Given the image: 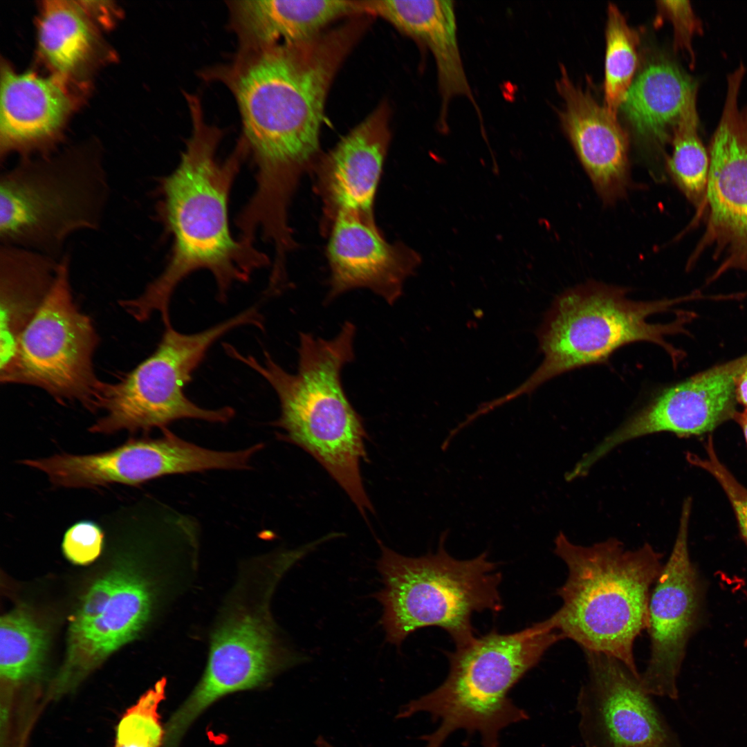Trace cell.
Instances as JSON below:
<instances>
[{
	"label": "cell",
	"mask_w": 747,
	"mask_h": 747,
	"mask_svg": "<svg viewBox=\"0 0 747 747\" xmlns=\"http://www.w3.org/2000/svg\"><path fill=\"white\" fill-rule=\"evenodd\" d=\"M605 35V106L616 116L633 82L639 37L614 3L608 6Z\"/></svg>",
	"instance_id": "obj_29"
},
{
	"label": "cell",
	"mask_w": 747,
	"mask_h": 747,
	"mask_svg": "<svg viewBox=\"0 0 747 747\" xmlns=\"http://www.w3.org/2000/svg\"><path fill=\"white\" fill-rule=\"evenodd\" d=\"M355 33L346 27L298 43L239 48L231 61L201 73L224 84L238 107L240 140L256 169L245 208L256 221L278 225L288 219L302 176L320 158L327 92Z\"/></svg>",
	"instance_id": "obj_1"
},
{
	"label": "cell",
	"mask_w": 747,
	"mask_h": 747,
	"mask_svg": "<svg viewBox=\"0 0 747 747\" xmlns=\"http://www.w3.org/2000/svg\"><path fill=\"white\" fill-rule=\"evenodd\" d=\"M741 426L747 443V409L735 413L733 418Z\"/></svg>",
	"instance_id": "obj_36"
},
{
	"label": "cell",
	"mask_w": 747,
	"mask_h": 747,
	"mask_svg": "<svg viewBox=\"0 0 747 747\" xmlns=\"http://www.w3.org/2000/svg\"><path fill=\"white\" fill-rule=\"evenodd\" d=\"M746 73L737 66L727 76L721 114L708 149L706 227L688 267L706 250L718 262L710 283L729 270L747 272V104L739 106Z\"/></svg>",
	"instance_id": "obj_12"
},
{
	"label": "cell",
	"mask_w": 747,
	"mask_h": 747,
	"mask_svg": "<svg viewBox=\"0 0 747 747\" xmlns=\"http://www.w3.org/2000/svg\"><path fill=\"white\" fill-rule=\"evenodd\" d=\"M122 567L109 571L93 584L72 616L69 627L86 625L103 611L120 580Z\"/></svg>",
	"instance_id": "obj_34"
},
{
	"label": "cell",
	"mask_w": 747,
	"mask_h": 747,
	"mask_svg": "<svg viewBox=\"0 0 747 747\" xmlns=\"http://www.w3.org/2000/svg\"><path fill=\"white\" fill-rule=\"evenodd\" d=\"M59 261L33 250L0 245V369L11 360L21 334L50 290Z\"/></svg>",
	"instance_id": "obj_25"
},
{
	"label": "cell",
	"mask_w": 747,
	"mask_h": 747,
	"mask_svg": "<svg viewBox=\"0 0 747 747\" xmlns=\"http://www.w3.org/2000/svg\"><path fill=\"white\" fill-rule=\"evenodd\" d=\"M704 445L706 457L701 458L694 454L688 453V460L692 465L710 473L721 485L733 508L741 536L747 544V489L737 481L719 461L711 436H709Z\"/></svg>",
	"instance_id": "obj_32"
},
{
	"label": "cell",
	"mask_w": 747,
	"mask_h": 747,
	"mask_svg": "<svg viewBox=\"0 0 747 747\" xmlns=\"http://www.w3.org/2000/svg\"><path fill=\"white\" fill-rule=\"evenodd\" d=\"M448 531H443L435 553L411 557L380 542L377 568L384 587L374 594L382 607L381 625L387 642L400 646L417 629L438 627L456 647L476 637L472 624L475 612L499 611L501 574L483 552L470 560H458L445 548Z\"/></svg>",
	"instance_id": "obj_9"
},
{
	"label": "cell",
	"mask_w": 747,
	"mask_h": 747,
	"mask_svg": "<svg viewBox=\"0 0 747 747\" xmlns=\"http://www.w3.org/2000/svg\"><path fill=\"white\" fill-rule=\"evenodd\" d=\"M355 325L345 322L331 340L300 333L298 366L290 374L264 351L259 361L224 343L231 358L261 376L273 388L280 405L272 424L278 437L311 455L345 491L361 515L374 508L362 484L360 463L367 459V433L362 420L348 399L341 371L354 359Z\"/></svg>",
	"instance_id": "obj_3"
},
{
	"label": "cell",
	"mask_w": 747,
	"mask_h": 747,
	"mask_svg": "<svg viewBox=\"0 0 747 747\" xmlns=\"http://www.w3.org/2000/svg\"><path fill=\"white\" fill-rule=\"evenodd\" d=\"M111 190L95 142L22 158L0 175V245L59 260L71 236L101 228Z\"/></svg>",
	"instance_id": "obj_8"
},
{
	"label": "cell",
	"mask_w": 747,
	"mask_h": 747,
	"mask_svg": "<svg viewBox=\"0 0 747 747\" xmlns=\"http://www.w3.org/2000/svg\"><path fill=\"white\" fill-rule=\"evenodd\" d=\"M226 4L239 48L304 42L338 18L363 12L361 1L344 0H241Z\"/></svg>",
	"instance_id": "obj_23"
},
{
	"label": "cell",
	"mask_w": 747,
	"mask_h": 747,
	"mask_svg": "<svg viewBox=\"0 0 747 747\" xmlns=\"http://www.w3.org/2000/svg\"><path fill=\"white\" fill-rule=\"evenodd\" d=\"M71 260L68 253L59 259L54 284L0 369V381L36 387L59 403L78 402L95 411L102 382L93 364L99 338L74 302Z\"/></svg>",
	"instance_id": "obj_11"
},
{
	"label": "cell",
	"mask_w": 747,
	"mask_h": 747,
	"mask_svg": "<svg viewBox=\"0 0 747 747\" xmlns=\"http://www.w3.org/2000/svg\"><path fill=\"white\" fill-rule=\"evenodd\" d=\"M165 681H158L127 710L116 730L115 747H159L165 731L158 708L165 697Z\"/></svg>",
	"instance_id": "obj_30"
},
{
	"label": "cell",
	"mask_w": 747,
	"mask_h": 747,
	"mask_svg": "<svg viewBox=\"0 0 747 747\" xmlns=\"http://www.w3.org/2000/svg\"><path fill=\"white\" fill-rule=\"evenodd\" d=\"M697 89V83L676 62L655 56L641 68L620 106L643 145L653 149L665 172V163L657 154L665 162L663 149L670 143L686 101Z\"/></svg>",
	"instance_id": "obj_24"
},
{
	"label": "cell",
	"mask_w": 747,
	"mask_h": 747,
	"mask_svg": "<svg viewBox=\"0 0 747 747\" xmlns=\"http://www.w3.org/2000/svg\"><path fill=\"white\" fill-rule=\"evenodd\" d=\"M698 89L688 97L670 141L672 152L665 160V172L696 209V219L704 216L710 167L708 149L699 136L697 105Z\"/></svg>",
	"instance_id": "obj_27"
},
{
	"label": "cell",
	"mask_w": 747,
	"mask_h": 747,
	"mask_svg": "<svg viewBox=\"0 0 747 747\" xmlns=\"http://www.w3.org/2000/svg\"><path fill=\"white\" fill-rule=\"evenodd\" d=\"M628 292L624 287L590 281L555 297L537 330L542 362L516 388L492 399V407L532 394L562 374L603 363L621 347L637 342L661 347L676 367L685 353L665 338L687 333L685 325L694 315L680 311L667 323H651L647 318L697 296L636 301L628 297Z\"/></svg>",
	"instance_id": "obj_6"
},
{
	"label": "cell",
	"mask_w": 747,
	"mask_h": 747,
	"mask_svg": "<svg viewBox=\"0 0 747 747\" xmlns=\"http://www.w3.org/2000/svg\"><path fill=\"white\" fill-rule=\"evenodd\" d=\"M556 88L564 100L562 129L602 203L613 205L631 188L628 136L616 116L576 86L563 66Z\"/></svg>",
	"instance_id": "obj_20"
},
{
	"label": "cell",
	"mask_w": 747,
	"mask_h": 747,
	"mask_svg": "<svg viewBox=\"0 0 747 747\" xmlns=\"http://www.w3.org/2000/svg\"><path fill=\"white\" fill-rule=\"evenodd\" d=\"M104 533L96 523L80 521L65 533L62 548L66 557L76 564H87L100 554Z\"/></svg>",
	"instance_id": "obj_33"
},
{
	"label": "cell",
	"mask_w": 747,
	"mask_h": 747,
	"mask_svg": "<svg viewBox=\"0 0 747 747\" xmlns=\"http://www.w3.org/2000/svg\"><path fill=\"white\" fill-rule=\"evenodd\" d=\"M691 498L683 502L672 551L656 579L648 605L650 655L640 674L652 697L679 698L677 679L690 638L701 625L704 587L688 550Z\"/></svg>",
	"instance_id": "obj_15"
},
{
	"label": "cell",
	"mask_w": 747,
	"mask_h": 747,
	"mask_svg": "<svg viewBox=\"0 0 747 747\" xmlns=\"http://www.w3.org/2000/svg\"><path fill=\"white\" fill-rule=\"evenodd\" d=\"M554 553L568 570L556 591L562 604L549 617L554 627L584 651L614 657L640 676L634 644L648 625L649 597L663 554L648 543L627 549L614 537L579 545L562 532L554 540Z\"/></svg>",
	"instance_id": "obj_4"
},
{
	"label": "cell",
	"mask_w": 747,
	"mask_h": 747,
	"mask_svg": "<svg viewBox=\"0 0 747 747\" xmlns=\"http://www.w3.org/2000/svg\"><path fill=\"white\" fill-rule=\"evenodd\" d=\"M747 366V355L698 373L663 389L582 456L591 468L611 450L639 437L671 432L698 436L733 418L735 382Z\"/></svg>",
	"instance_id": "obj_16"
},
{
	"label": "cell",
	"mask_w": 747,
	"mask_h": 747,
	"mask_svg": "<svg viewBox=\"0 0 747 747\" xmlns=\"http://www.w3.org/2000/svg\"><path fill=\"white\" fill-rule=\"evenodd\" d=\"M89 17L79 1L43 2L38 23V46L55 75L63 80L68 77L91 58L97 40Z\"/></svg>",
	"instance_id": "obj_26"
},
{
	"label": "cell",
	"mask_w": 747,
	"mask_h": 747,
	"mask_svg": "<svg viewBox=\"0 0 747 747\" xmlns=\"http://www.w3.org/2000/svg\"><path fill=\"white\" fill-rule=\"evenodd\" d=\"M364 12L381 17L405 34L421 42L435 60L441 104L438 127L448 129L450 101L465 96L474 103L457 39L452 1L371 0L362 1Z\"/></svg>",
	"instance_id": "obj_22"
},
{
	"label": "cell",
	"mask_w": 747,
	"mask_h": 747,
	"mask_svg": "<svg viewBox=\"0 0 747 747\" xmlns=\"http://www.w3.org/2000/svg\"><path fill=\"white\" fill-rule=\"evenodd\" d=\"M304 555L301 548L282 551L241 565L210 632L204 673L172 715L177 728L187 730L219 699L261 686L299 661L284 643L270 605L280 579Z\"/></svg>",
	"instance_id": "obj_7"
},
{
	"label": "cell",
	"mask_w": 747,
	"mask_h": 747,
	"mask_svg": "<svg viewBox=\"0 0 747 747\" xmlns=\"http://www.w3.org/2000/svg\"><path fill=\"white\" fill-rule=\"evenodd\" d=\"M157 587L141 571L122 567L103 611L86 625L68 628L66 656L53 681L52 697L75 688L109 655L140 634L156 608Z\"/></svg>",
	"instance_id": "obj_19"
},
{
	"label": "cell",
	"mask_w": 747,
	"mask_h": 747,
	"mask_svg": "<svg viewBox=\"0 0 747 747\" xmlns=\"http://www.w3.org/2000/svg\"><path fill=\"white\" fill-rule=\"evenodd\" d=\"M584 652L588 676L575 710L584 747H681L640 676L614 657Z\"/></svg>",
	"instance_id": "obj_14"
},
{
	"label": "cell",
	"mask_w": 747,
	"mask_h": 747,
	"mask_svg": "<svg viewBox=\"0 0 747 747\" xmlns=\"http://www.w3.org/2000/svg\"><path fill=\"white\" fill-rule=\"evenodd\" d=\"M73 107V100L54 75L43 77L26 71L15 72L6 63L1 66V162L11 154L22 158L31 153L49 156L62 127Z\"/></svg>",
	"instance_id": "obj_21"
},
{
	"label": "cell",
	"mask_w": 747,
	"mask_h": 747,
	"mask_svg": "<svg viewBox=\"0 0 747 747\" xmlns=\"http://www.w3.org/2000/svg\"><path fill=\"white\" fill-rule=\"evenodd\" d=\"M389 141L387 111L380 107L318 158L311 172L322 203L323 233L341 214L376 224L374 199Z\"/></svg>",
	"instance_id": "obj_17"
},
{
	"label": "cell",
	"mask_w": 747,
	"mask_h": 747,
	"mask_svg": "<svg viewBox=\"0 0 747 747\" xmlns=\"http://www.w3.org/2000/svg\"><path fill=\"white\" fill-rule=\"evenodd\" d=\"M562 635L550 618L510 634L492 630L468 645L446 652L449 672L432 692L411 701L399 719L426 712L439 722L424 735V747H441L458 730L480 735L483 747H499L506 727L528 719L509 698L512 688L536 666Z\"/></svg>",
	"instance_id": "obj_5"
},
{
	"label": "cell",
	"mask_w": 747,
	"mask_h": 747,
	"mask_svg": "<svg viewBox=\"0 0 747 747\" xmlns=\"http://www.w3.org/2000/svg\"><path fill=\"white\" fill-rule=\"evenodd\" d=\"M735 396L737 403L747 409V366L738 375L735 382Z\"/></svg>",
	"instance_id": "obj_35"
},
{
	"label": "cell",
	"mask_w": 747,
	"mask_h": 747,
	"mask_svg": "<svg viewBox=\"0 0 747 747\" xmlns=\"http://www.w3.org/2000/svg\"><path fill=\"white\" fill-rule=\"evenodd\" d=\"M47 647L45 631L27 612L15 610L0 619V674L19 683L42 670Z\"/></svg>",
	"instance_id": "obj_28"
},
{
	"label": "cell",
	"mask_w": 747,
	"mask_h": 747,
	"mask_svg": "<svg viewBox=\"0 0 747 747\" xmlns=\"http://www.w3.org/2000/svg\"><path fill=\"white\" fill-rule=\"evenodd\" d=\"M246 325L264 328L257 306L197 333H181L172 325L165 327L156 349L149 357L119 380L102 382L95 410L104 414L89 431L148 432L155 428L163 430L183 419L228 423L235 415L232 407H201L185 395L184 389L214 342L232 329Z\"/></svg>",
	"instance_id": "obj_10"
},
{
	"label": "cell",
	"mask_w": 747,
	"mask_h": 747,
	"mask_svg": "<svg viewBox=\"0 0 747 747\" xmlns=\"http://www.w3.org/2000/svg\"><path fill=\"white\" fill-rule=\"evenodd\" d=\"M658 17L656 23L661 20L670 21L673 27V47L681 52L688 60L690 68L696 62L693 48V39L703 33L701 19L697 16L689 1H656Z\"/></svg>",
	"instance_id": "obj_31"
},
{
	"label": "cell",
	"mask_w": 747,
	"mask_h": 747,
	"mask_svg": "<svg viewBox=\"0 0 747 747\" xmlns=\"http://www.w3.org/2000/svg\"><path fill=\"white\" fill-rule=\"evenodd\" d=\"M192 131L177 167L159 178L155 190L156 218L172 238L166 264L144 291L120 306L138 322L160 315L171 325L169 305L174 290L192 273L205 270L213 276L217 298L224 302L236 282H248L252 273L270 261L252 243L230 230L228 202L231 189L247 151L238 142L225 160L217 151L223 131L206 122L201 102H187Z\"/></svg>",
	"instance_id": "obj_2"
},
{
	"label": "cell",
	"mask_w": 747,
	"mask_h": 747,
	"mask_svg": "<svg viewBox=\"0 0 747 747\" xmlns=\"http://www.w3.org/2000/svg\"><path fill=\"white\" fill-rule=\"evenodd\" d=\"M327 235V302L352 289L366 288L393 305L406 279L421 263L416 250L400 241H387L376 224L352 215H338Z\"/></svg>",
	"instance_id": "obj_18"
},
{
	"label": "cell",
	"mask_w": 747,
	"mask_h": 747,
	"mask_svg": "<svg viewBox=\"0 0 747 747\" xmlns=\"http://www.w3.org/2000/svg\"><path fill=\"white\" fill-rule=\"evenodd\" d=\"M252 459L249 448L212 450L166 428L160 437L131 439L104 452L55 454L21 463L43 472L57 487L95 488L112 483L138 486L171 474L250 470Z\"/></svg>",
	"instance_id": "obj_13"
}]
</instances>
